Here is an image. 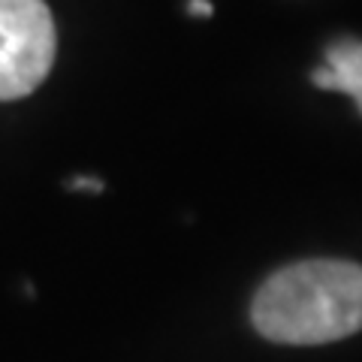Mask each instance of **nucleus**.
Segmentation results:
<instances>
[{"label":"nucleus","instance_id":"f257e3e1","mask_svg":"<svg viewBox=\"0 0 362 362\" xmlns=\"http://www.w3.org/2000/svg\"><path fill=\"white\" fill-rule=\"evenodd\" d=\"M259 335L278 344H329L362 329V266L305 259L275 272L254 296Z\"/></svg>","mask_w":362,"mask_h":362},{"label":"nucleus","instance_id":"f03ea898","mask_svg":"<svg viewBox=\"0 0 362 362\" xmlns=\"http://www.w3.org/2000/svg\"><path fill=\"white\" fill-rule=\"evenodd\" d=\"M58 33L42 0H0V100H18L42 85L54 64Z\"/></svg>","mask_w":362,"mask_h":362},{"label":"nucleus","instance_id":"7ed1b4c3","mask_svg":"<svg viewBox=\"0 0 362 362\" xmlns=\"http://www.w3.org/2000/svg\"><path fill=\"white\" fill-rule=\"evenodd\" d=\"M314 85L326 90H344L354 97L362 115V40H338L326 49V64L314 70Z\"/></svg>","mask_w":362,"mask_h":362},{"label":"nucleus","instance_id":"20e7f679","mask_svg":"<svg viewBox=\"0 0 362 362\" xmlns=\"http://www.w3.org/2000/svg\"><path fill=\"white\" fill-rule=\"evenodd\" d=\"M190 13H194V16H211V4H209V0H190Z\"/></svg>","mask_w":362,"mask_h":362}]
</instances>
